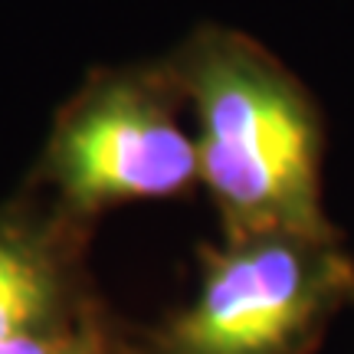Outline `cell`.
<instances>
[{
    "mask_svg": "<svg viewBox=\"0 0 354 354\" xmlns=\"http://www.w3.org/2000/svg\"><path fill=\"white\" fill-rule=\"evenodd\" d=\"M184 109L165 59L95 69L56 112L33 184L82 227L112 207L184 197L201 187Z\"/></svg>",
    "mask_w": 354,
    "mask_h": 354,
    "instance_id": "cell-3",
    "label": "cell"
},
{
    "mask_svg": "<svg viewBox=\"0 0 354 354\" xmlns=\"http://www.w3.org/2000/svg\"><path fill=\"white\" fill-rule=\"evenodd\" d=\"M187 112L220 236L289 230L342 236L325 210L328 122L272 50L230 26H197L165 56Z\"/></svg>",
    "mask_w": 354,
    "mask_h": 354,
    "instance_id": "cell-1",
    "label": "cell"
},
{
    "mask_svg": "<svg viewBox=\"0 0 354 354\" xmlns=\"http://www.w3.org/2000/svg\"><path fill=\"white\" fill-rule=\"evenodd\" d=\"M125 344L128 325L112 315V308H102L66 328L0 342V354H125Z\"/></svg>",
    "mask_w": 354,
    "mask_h": 354,
    "instance_id": "cell-5",
    "label": "cell"
},
{
    "mask_svg": "<svg viewBox=\"0 0 354 354\" xmlns=\"http://www.w3.org/2000/svg\"><path fill=\"white\" fill-rule=\"evenodd\" d=\"M88 230L37 197L0 207V342L66 328L109 308L86 266Z\"/></svg>",
    "mask_w": 354,
    "mask_h": 354,
    "instance_id": "cell-4",
    "label": "cell"
},
{
    "mask_svg": "<svg viewBox=\"0 0 354 354\" xmlns=\"http://www.w3.org/2000/svg\"><path fill=\"white\" fill-rule=\"evenodd\" d=\"M351 305L354 253L342 236H220L197 250L187 302L128 325L125 354H312Z\"/></svg>",
    "mask_w": 354,
    "mask_h": 354,
    "instance_id": "cell-2",
    "label": "cell"
}]
</instances>
